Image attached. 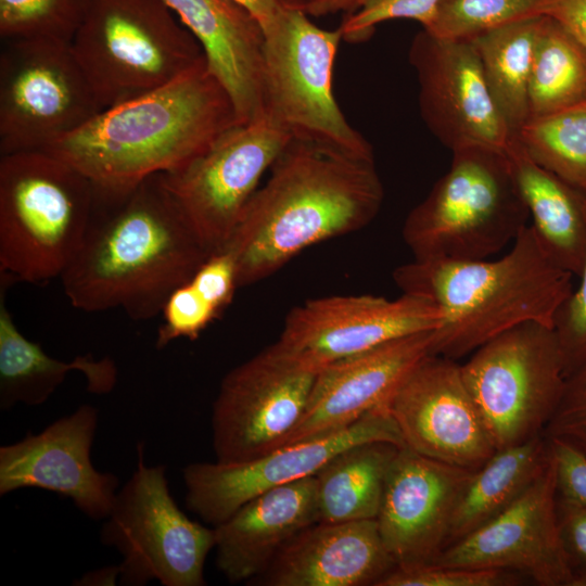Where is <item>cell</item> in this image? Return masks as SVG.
I'll use <instances>...</instances> for the list:
<instances>
[{"instance_id":"obj_1","label":"cell","mask_w":586,"mask_h":586,"mask_svg":"<svg viewBox=\"0 0 586 586\" xmlns=\"http://www.w3.org/2000/svg\"><path fill=\"white\" fill-rule=\"evenodd\" d=\"M209 255L158 173L125 187L94 184L85 238L61 281L77 309L122 308L149 320Z\"/></svg>"},{"instance_id":"obj_2","label":"cell","mask_w":586,"mask_h":586,"mask_svg":"<svg viewBox=\"0 0 586 586\" xmlns=\"http://www.w3.org/2000/svg\"><path fill=\"white\" fill-rule=\"evenodd\" d=\"M383 199L373 154L291 138L221 249L235 262L238 286L268 278L307 247L362 229Z\"/></svg>"},{"instance_id":"obj_3","label":"cell","mask_w":586,"mask_h":586,"mask_svg":"<svg viewBox=\"0 0 586 586\" xmlns=\"http://www.w3.org/2000/svg\"><path fill=\"white\" fill-rule=\"evenodd\" d=\"M241 124L206 60L171 82L107 107L44 152L94 184L118 188L174 171Z\"/></svg>"},{"instance_id":"obj_4","label":"cell","mask_w":586,"mask_h":586,"mask_svg":"<svg viewBox=\"0 0 586 586\" xmlns=\"http://www.w3.org/2000/svg\"><path fill=\"white\" fill-rule=\"evenodd\" d=\"M573 277L548 255L531 225L498 259H413L393 272L403 293L441 308L431 353L454 360L525 322L553 328Z\"/></svg>"},{"instance_id":"obj_5","label":"cell","mask_w":586,"mask_h":586,"mask_svg":"<svg viewBox=\"0 0 586 586\" xmlns=\"http://www.w3.org/2000/svg\"><path fill=\"white\" fill-rule=\"evenodd\" d=\"M93 182L44 152L0 157V272L35 284L61 278L85 238Z\"/></svg>"},{"instance_id":"obj_6","label":"cell","mask_w":586,"mask_h":586,"mask_svg":"<svg viewBox=\"0 0 586 586\" xmlns=\"http://www.w3.org/2000/svg\"><path fill=\"white\" fill-rule=\"evenodd\" d=\"M451 154L448 170L404 221L413 259H485L528 226L506 149L472 145Z\"/></svg>"},{"instance_id":"obj_7","label":"cell","mask_w":586,"mask_h":586,"mask_svg":"<svg viewBox=\"0 0 586 586\" xmlns=\"http://www.w3.org/2000/svg\"><path fill=\"white\" fill-rule=\"evenodd\" d=\"M71 47L104 109L163 87L206 60L163 0H90Z\"/></svg>"},{"instance_id":"obj_8","label":"cell","mask_w":586,"mask_h":586,"mask_svg":"<svg viewBox=\"0 0 586 586\" xmlns=\"http://www.w3.org/2000/svg\"><path fill=\"white\" fill-rule=\"evenodd\" d=\"M135 471L115 497L100 531L101 543L120 556L119 584L203 586L215 548V530L191 520L173 498L165 466H148L137 446Z\"/></svg>"},{"instance_id":"obj_9","label":"cell","mask_w":586,"mask_h":586,"mask_svg":"<svg viewBox=\"0 0 586 586\" xmlns=\"http://www.w3.org/2000/svg\"><path fill=\"white\" fill-rule=\"evenodd\" d=\"M461 371L496 450L544 433L565 382L557 333L538 322L488 341Z\"/></svg>"},{"instance_id":"obj_10","label":"cell","mask_w":586,"mask_h":586,"mask_svg":"<svg viewBox=\"0 0 586 586\" xmlns=\"http://www.w3.org/2000/svg\"><path fill=\"white\" fill-rule=\"evenodd\" d=\"M264 34V110L292 138L373 154L371 144L342 113L332 89L340 27L323 29L286 8Z\"/></svg>"},{"instance_id":"obj_11","label":"cell","mask_w":586,"mask_h":586,"mask_svg":"<svg viewBox=\"0 0 586 586\" xmlns=\"http://www.w3.org/2000/svg\"><path fill=\"white\" fill-rule=\"evenodd\" d=\"M104 106L71 42L4 40L0 53V154L42 151Z\"/></svg>"},{"instance_id":"obj_12","label":"cell","mask_w":586,"mask_h":586,"mask_svg":"<svg viewBox=\"0 0 586 586\" xmlns=\"http://www.w3.org/2000/svg\"><path fill=\"white\" fill-rule=\"evenodd\" d=\"M322 368L276 342L230 370L212 410L216 460H250L283 445Z\"/></svg>"},{"instance_id":"obj_13","label":"cell","mask_w":586,"mask_h":586,"mask_svg":"<svg viewBox=\"0 0 586 586\" xmlns=\"http://www.w3.org/2000/svg\"><path fill=\"white\" fill-rule=\"evenodd\" d=\"M291 135L267 115L238 124L184 166L162 173L164 182L211 254L234 231Z\"/></svg>"},{"instance_id":"obj_14","label":"cell","mask_w":586,"mask_h":586,"mask_svg":"<svg viewBox=\"0 0 586 586\" xmlns=\"http://www.w3.org/2000/svg\"><path fill=\"white\" fill-rule=\"evenodd\" d=\"M373 441L405 446L386 408L371 411L344 429L284 444L250 460L190 463L182 470L186 506L216 526L252 498L315 475L339 453Z\"/></svg>"},{"instance_id":"obj_15","label":"cell","mask_w":586,"mask_h":586,"mask_svg":"<svg viewBox=\"0 0 586 586\" xmlns=\"http://www.w3.org/2000/svg\"><path fill=\"white\" fill-rule=\"evenodd\" d=\"M386 409L405 445L429 458L475 471L496 451L457 360L424 357Z\"/></svg>"},{"instance_id":"obj_16","label":"cell","mask_w":586,"mask_h":586,"mask_svg":"<svg viewBox=\"0 0 586 586\" xmlns=\"http://www.w3.org/2000/svg\"><path fill=\"white\" fill-rule=\"evenodd\" d=\"M408 60L417 75L421 118L441 144L451 152L472 145L507 148L511 132L470 41L443 39L422 28Z\"/></svg>"},{"instance_id":"obj_17","label":"cell","mask_w":586,"mask_h":586,"mask_svg":"<svg viewBox=\"0 0 586 586\" xmlns=\"http://www.w3.org/2000/svg\"><path fill=\"white\" fill-rule=\"evenodd\" d=\"M443 311L432 300L403 293L387 300L374 295H333L295 306L277 341L285 349L320 367L392 340L437 329Z\"/></svg>"},{"instance_id":"obj_18","label":"cell","mask_w":586,"mask_h":586,"mask_svg":"<svg viewBox=\"0 0 586 586\" xmlns=\"http://www.w3.org/2000/svg\"><path fill=\"white\" fill-rule=\"evenodd\" d=\"M432 563L502 569L540 586H573L575 575L559 531L553 455L545 471L515 502L448 546Z\"/></svg>"},{"instance_id":"obj_19","label":"cell","mask_w":586,"mask_h":586,"mask_svg":"<svg viewBox=\"0 0 586 586\" xmlns=\"http://www.w3.org/2000/svg\"><path fill=\"white\" fill-rule=\"evenodd\" d=\"M98 409L81 405L39 433L0 447V496L40 488L69 498L88 518L104 520L119 489L118 477L91 460Z\"/></svg>"},{"instance_id":"obj_20","label":"cell","mask_w":586,"mask_h":586,"mask_svg":"<svg viewBox=\"0 0 586 586\" xmlns=\"http://www.w3.org/2000/svg\"><path fill=\"white\" fill-rule=\"evenodd\" d=\"M473 472L406 445L398 448L375 519L396 566L433 562L447 547L455 509Z\"/></svg>"},{"instance_id":"obj_21","label":"cell","mask_w":586,"mask_h":586,"mask_svg":"<svg viewBox=\"0 0 586 586\" xmlns=\"http://www.w3.org/2000/svg\"><path fill=\"white\" fill-rule=\"evenodd\" d=\"M433 332L402 336L324 366L304 416L283 445L344 429L386 408L404 378L432 354Z\"/></svg>"},{"instance_id":"obj_22","label":"cell","mask_w":586,"mask_h":586,"mask_svg":"<svg viewBox=\"0 0 586 586\" xmlns=\"http://www.w3.org/2000/svg\"><path fill=\"white\" fill-rule=\"evenodd\" d=\"M395 566L375 519L317 522L279 551L265 571V582L271 586H377Z\"/></svg>"},{"instance_id":"obj_23","label":"cell","mask_w":586,"mask_h":586,"mask_svg":"<svg viewBox=\"0 0 586 586\" xmlns=\"http://www.w3.org/2000/svg\"><path fill=\"white\" fill-rule=\"evenodd\" d=\"M319 522L315 475L265 492L215 530L216 565L231 584L265 573L300 532Z\"/></svg>"},{"instance_id":"obj_24","label":"cell","mask_w":586,"mask_h":586,"mask_svg":"<svg viewBox=\"0 0 586 586\" xmlns=\"http://www.w3.org/2000/svg\"><path fill=\"white\" fill-rule=\"evenodd\" d=\"M198 39L209 71L226 88L241 124L264 110V34L257 21L228 0H163Z\"/></svg>"},{"instance_id":"obj_25","label":"cell","mask_w":586,"mask_h":586,"mask_svg":"<svg viewBox=\"0 0 586 586\" xmlns=\"http://www.w3.org/2000/svg\"><path fill=\"white\" fill-rule=\"evenodd\" d=\"M13 282L0 272V409L9 410L17 404L42 405L74 371L85 375L88 392L110 393L118 374L111 357L95 359L88 354L69 361L55 359L18 330L5 301Z\"/></svg>"},{"instance_id":"obj_26","label":"cell","mask_w":586,"mask_h":586,"mask_svg":"<svg viewBox=\"0 0 586 586\" xmlns=\"http://www.w3.org/2000/svg\"><path fill=\"white\" fill-rule=\"evenodd\" d=\"M506 152L540 244L561 268L578 277L586 258L581 191L535 163L513 136Z\"/></svg>"},{"instance_id":"obj_27","label":"cell","mask_w":586,"mask_h":586,"mask_svg":"<svg viewBox=\"0 0 586 586\" xmlns=\"http://www.w3.org/2000/svg\"><path fill=\"white\" fill-rule=\"evenodd\" d=\"M551 457L545 433L497 449L467 484L453 515L447 547L515 502L545 471Z\"/></svg>"},{"instance_id":"obj_28","label":"cell","mask_w":586,"mask_h":586,"mask_svg":"<svg viewBox=\"0 0 586 586\" xmlns=\"http://www.w3.org/2000/svg\"><path fill=\"white\" fill-rule=\"evenodd\" d=\"M398 448L390 442H367L329 460L315 474L319 522L377 519Z\"/></svg>"},{"instance_id":"obj_29","label":"cell","mask_w":586,"mask_h":586,"mask_svg":"<svg viewBox=\"0 0 586 586\" xmlns=\"http://www.w3.org/2000/svg\"><path fill=\"white\" fill-rule=\"evenodd\" d=\"M542 15L530 16L485 33L470 42L489 93L511 136L528 120V85Z\"/></svg>"},{"instance_id":"obj_30","label":"cell","mask_w":586,"mask_h":586,"mask_svg":"<svg viewBox=\"0 0 586 586\" xmlns=\"http://www.w3.org/2000/svg\"><path fill=\"white\" fill-rule=\"evenodd\" d=\"M583 103L586 51L557 21L542 15L528 85V120Z\"/></svg>"},{"instance_id":"obj_31","label":"cell","mask_w":586,"mask_h":586,"mask_svg":"<svg viewBox=\"0 0 586 586\" xmlns=\"http://www.w3.org/2000/svg\"><path fill=\"white\" fill-rule=\"evenodd\" d=\"M513 137L535 163L586 192V103L530 119Z\"/></svg>"},{"instance_id":"obj_32","label":"cell","mask_w":586,"mask_h":586,"mask_svg":"<svg viewBox=\"0 0 586 586\" xmlns=\"http://www.w3.org/2000/svg\"><path fill=\"white\" fill-rule=\"evenodd\" d=\"M546 0H442L432 24L423 28L448 40L474 38L517 21L535 16Z\"/></svg>"},{"instance_id":"obj_33","label":"cell","mask_w":586,"mask_h":586,"mask_svg":"<svg viewBox=\"0 0 586 586\" xmlns=\"http://www.w3.org/2000/svg\"><path fill=\"white\" fill-rule=\"evenodd\" d=\"M90 0H0L3 40L47 38L71 42Z\"/></svg>"},{"instance_id":"obj_34","label":"cell","mask_w":586,"mask_h":586,"mask_svg":"<svg viewBox=\"0 0 586 586\" xmlns=\"http://www.w3.org/2000/svg\"><path fill=\"white\" fill-rule=\"evenodd\" d=\"M525 577L502 569L422 563L395 566L377 586H515Z\"/></svg>"},{"instance_id":"obj_35","label":"cell","mask_w":586,"mask_h":586,"mask_svg":"<svg viewBox=\"0 0 586 586\" xmlns=\"http://www.w3.org/2000/svg\"><path fill=\"white\" fill-rule=\"evenodd\" d=\"M155 346L162 349L178 339L196 340L221 313L189 280L175 289L162 311Z\"/></svg>"},{"instance_id":"obj_36","label":"cell","mask_w":586,"mask_h":586,"mask_svg":"<svg viewBox=\"0 0 586 586\" xmlns=\"http://www.w3.org/2000/svg\"><path fill=\"white\" fill-rule=\"evenodd\" d=\"M442 0H366L354 13L345 15L339 26L343 40L358 42L370 38L378 24L408 18L428 28Z\"/></svg>"},{"instance_id":"obj_37","label":"cell","mask_w":586,"mask_h":586,"mask_svg":"<svg viewBox=\"0 0 586 586\" xmlns=\"http://www.w3.org/2000/svg\"><path fill=\"white\" fill-rule=\"evenodd\" d=\"M544 433L586 455V360L565 377L560 402Z\"/></svg>"},{"instance_id":"obj_38","label":"cell","mask_w":586,"mask_h":586,"mask_svg":"<svg viewBox=\"0 0 586 586\" xmlns=\"http://www.w3.org/2000/svg\"><path fill=\"white\" fill-rule=\"evenodd\" d=\"M581 193L586 213V192ZM578 277L581 278L578 286L573 289L553 322L565 377L586 360V258Z\"/></svg>"},{"instance_id":"obj_39","label":"cell","mask_w":586,"mask_h":586,"mask_svg":"<svg viewBox=\"0 0 586 586\" xmlns=\"http://www.w3.org/2000/svg\"><path fill=\"white\" fill-rule=\"evenodd\" d=\"M202 295L220 313L232 302L238 286L232 255L220 250L211 254L190 279Z\"/></svg>"},{"instance_id":"obj_40","label":"cell","mask_w":586,"mask_h":586,"mask_svg":"<svg viewBox=\"0 0 586 586\" xmlns=\"http://www.w3.org/2000/svg\"><path fill=\"white\" fill-rule=\"evenodd\" d=\"M557 514L562 546L575 575L573 586H579L586 578V506L557 496Z\"/></svg>"},{"instance_id":"obj_41","label":"cell","mask_w":586,"mask_h":586,"mask_svg":"<svg viewBox=\"0 0 586 586\" xmlns=\"http://www.w3.org/2000/svg\"><path fill=\"white\" fill-rule=\"evenodd\" d=\"M556 464L557 496L586 506V455L556 438H548Z\"/></svg>"},{"instance_id":"obj_42","label":"cell","mask_w":586,"mask_h":586,"mask_svg":"<svg viewBox=\"0 0 586 586\" xmlns=\"http://www.w3.org/2000/svg\"><path fill=\"white\" fill-rule=\"evenodd\" d=\"M537 14L557 21L586 51V0H546Z\"/></svg>"},{"instance_id":"obj_43","label":"cell","mask_w":586,"mask_h":586,"mask_svg":"<svg viewBox=\"0 0 586 586\" xmlns=\"http://www.w3.org/2000/svg\"><path fill=\"white\" fill-rule=\"evenodd\" d=\"M244 9L260 25L264 31L289 8L284 0H228Z\"/></svg>"},{"instance_id":"obj_44","label":"cell","mask_w":586,"mask_h":586,"mask_svg":"<svg viewBox=\"0 0 586 586\" xmlns=\"http://www.w3.org/2000/svg\"><path fill=\"white\" fill-rule=\"evenodd\" d=\"M366 0H314L306 13L310 16H323L343 12L345 15L357 11Z\"/></svg>"},{"instance_id":"obj_45","label":"cell","mask_w":586,"mask_h":586,"mask_svg":"<svg viewBox=\"0 0 586 586\" xmlns=\"http://www.w3.org/2000/svg\"><path fill=\"white\" fill-rule=\"evenodd\" d=\"M119 564L106 565L85 573L73 582L75 586H113L119 582Z\"/></svg>"},{"instance_id":"obj_46","label":"cell","mask_w":586,"mask_h":586,"mask_svg":"<svg viewBox=\"0 0 586 586\" xmlns=\"http://www.w3.org/2000/svg\"><path fill=\"white\" fill-rule=\"evenodd\" d=\"M314 0H284L288 7L307 11Z\"/></svg>"},{"instance_id":"obj_47","label":"cell","mask_w":586,"mask_h":586,"mask_svg":"<svg viewBox=\"0 0 586 586\" xmlns=\"http://www.w3.org/2000/svg\"><path fill=\"white\" fill-rule=\"evenodd\" d=\"M579 586H586V578L579 584Z\"/></svg>"}]
</instances>
